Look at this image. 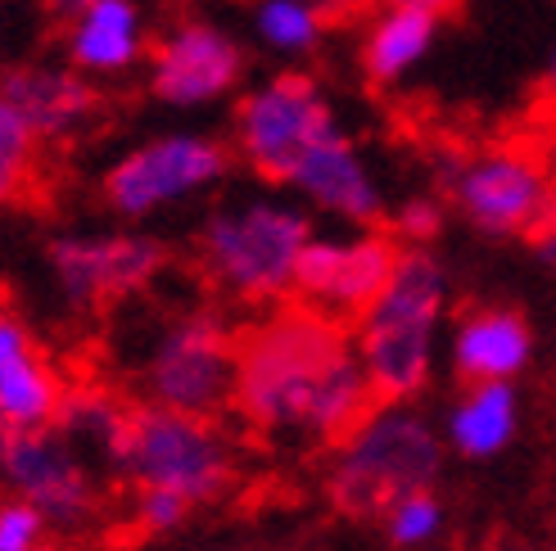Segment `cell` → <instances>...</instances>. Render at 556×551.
<instances>
[{"label":"cell","mask_w":556,"mask_h":551,"mask_svg":"<svg viewBox=\"0 0 556 551\" xmlns=\"http://www.w3.org/2000/svg\"><path fill=\"white\" fill-rule=\"evenodd\" d=\"M453 371L470 380H516L534 357V330L516 308H476L453 325Z\"/></svg>","instance_id":"cell-18"},{"label":"cell","mask_w":556,"mask_h":551,"mask_svg":"<svg viewBox=\"0 0 556 551\" xmlns=\"http://www.w3.org/2000/svg\"><path fill=\"white\" fill-rule=\"evenodd\" d=\"M104 465L131 488H173L190 507H208L236 484V444L213 417L131 402Z\"/></svg>","instance_id":"cell-5"},{"label":"cell","mask_w":556,"mask_h":551,"mask_svg":"<svg viewBox=\"0 0 556 551\" xmlns=\"http://www.w3.org/2000/svg\"><path fill=\"white\" fill-rule=\"evenodd\" d=\"M0 95L27 118L41 145L77 141L100 118V91L73 64H18L0 73Z\"/></svg>","instance_id":"cell-15"},{"label":"cell","mask_w":556,"mask_h":551,"mask_svg":"<svg viewBox=\"0 0 556 551\" xmlns=\"http://www.w3.org/2000/svg\"><path fill=\"white\" fill-rule=\"evenodd\" d=\"M64 54L87 77H118L146 54V18L136 0H87L64 23Z\"/></svg>","instance_id":"cell-17"},{"label":"cell","mask_w":556,"mask_h":551,"mask_svg":"<svg viewBox=\"0 0 556 551\" xmlns=\"http://www.w3.org/2000/svg\"><path fill=\"white\" fill-rule=\"evenodd\" d=\"M254 33L276 54H308L326 33V14L317 0H258Z\"/></svg>","instance_id":"cell-22"},{"label":"cell","mask_w":556,"mask_h":551,"mask_svg":"<svg viewBox=\"0 0 556 551\" xmlns=\"http://www.w3.org/2000/svg\"><path fill=\"white\" fill-rule=\"evenodd\" d=\"M439 18L426 10H376L363 37V73L376 87H394L430 54Z\"/></svg>","instance_id":"cell-20"},{"label":"cell","mask_w":556,"mask_h":551,"mask_svg":"<svg viewBox=\"0 0 556 551\" xmlns=\"http://www.w3.org/2000/svg\"><path fill=\"white\" fill-rule=\"evenodd\" d=\"M403 244L384 231L363 227L357 235H317L303 244L294 271V298L308 308L353 321L384 290Z\"/></svg>","instance_id":"cell-12"},{"label":"cell","mask_w":556,"mask_h":551,"mask_svg":"<svg viewBox=\"0 0 556 551\" xmlns=\"http://www.w3.org/2000/svg\"><path fill=\"white\" fill-rule=\"evenodd\" d=\"M236 339L240 330L217 312H181L154 330L141 362V394L146 402L217 417L231 407L236 389Z\"/></svg>","instance_id":"cell-6"},{"label":"cell","mask_w":556,"mask_h":551,"mask_svg":"<svg viewBox=\"0 0 556 551\" xmlns=\"http://www.w3.org/2000/svg\"><path fill=\"white\" fill-rule=\"evenodd\" d=\"M520 430V398L511 380H470L443 417V448L466 461H493Z\"/></svg>","instance_id":"cell-19"},{"label":"cell","mask_w":556,"mask_h":551,"mask_svg":"<svg viewBox=\"0 0 556 551\" xmlns=\"http://www.w3.org/2000/svg\"><path fill=\"white\" fill-rule=\"evenodd\" d=\"M330 457V507L349 520H380L412 488H430L443 471V438L412 402H376Z\"/></svg>","instance_id":"cell-4"},{"label":"cell","mask_w":556,"mask_h":551,"mask_svg":"<svg viewBox=\"0 0 556 551\" xmlns=\"http://www.w3.org/2000/svg\"><path fill=\"white\" fill-rule=\"evenodd\" d=\"M41 5H46V0H41Z\"/></svg>","instance_id":"cell-34"},{"label":"cell","mask_w":556,"mask_h":551,"mask_svg":"<svg viewBox=\"0 0 556 551\" xmlns=\"http://www.w3.org/2000/svg\"><path fill=\"white\" fill-rule=\"evenodd\" d=\"M0 479H5L14 498L33 502L50 520V529L64 534L87 529L100 507L91 457L54 425L10 430L0 438Z\"/></svg>","instance_id":"cell-11"},{"label":"cell","mask_w":556,"mask_h":551,"mask_svg":"<svg viewBox=\"0 0 556 551\" xmlns=\"http://www.w3.org/2000/svg\"><path fill=\"white\" fill-rule=\"evenodd\" d=\"M484 551H539V547H530V542H493Z\"/></svg>","instance_id":"cell-31"},{"label":"cell","mask_w":556,"mask_h":551,"mask_svg":"<svg viewBox=\"0 0 556 551\" xmlns=\"http://www.w3.org/2000/svg\"><path fill=\"white\" fill-rule=\"evenodd\" d=\"M443 231V204L430 195H416L394 213V240L403 244H430Z\"/></svg>","instance_id":"cell-27"},{"label":"cell","mask_w":556,"mask_h":551,"mask_svg":"<svg viewBox=\"0 0 556 551\" xmlns=\"http://www.w3.org/2000/svg\"><path fill=\"white\" fill-rule=\"evenodd\" d=\"M547 91L556 95V50H552V64H547Z\"/></svg>","instance_id":"cell-32"},{"label":"cell","mask_w":556,"mask_h":551,"mask_svg":"<svg viewBox=\"0 0 556 551\" xmlns=\"http://www.w3.org/2000/svg\"><path fill=\"white\" fill-rule=\"evenodd\" d=\"M340 118L308 73H276L236 104V154L263 181L286 185L299 154Z\"/></svg>","instance_id":"cell-9"},{"label":"cell","mask_w":556,"mask_h":551,"mask_svg":"<svg viewBox=\"0 0 556 551\" xmlns=\"http://www.w3.org/2000/svg\"><path fill=\"white\" fill-rule=\"evenodd\" d=\"M46 267L68 308L91 312L146 294L168 271V249L136 231H73L46 244Z\"/></svg>","instance_id":"cell-10"},{"label":"cell","mask_w":556,"mask_h":551,"mask_svg":"<svg viewBox=\"0 0 556 551\" xmlns=\"http://www.w3.org/2000/svg\"><path fill=\"white\" fill-rule=\"evenodd\" d=\"M50 520L23 498L0 502V551H50Z\"/></svg>","instance_id":"cell-26"},{"label":"cell","mask_w":556,"mask_h":551,"mask_svg":"<svg viewBox=\"0 0 556 551\" xmlns=\"http://www.w3.org/2000/svg\"><path fill=\"white\" fill-rule=\"evenodd\" d=\"M231 168V150L204 131H168L118 154L100 177V200L127 222L186 204L213 190Z\"/></svg>","instance_id":"cell-7"},{"label":"cell","mask_w":556,"mask_h":551,"mask_svg":"<svg viewBox=\"0 0 556 551\" xmlns=\"http://www.w3.org/2000/svg\"><path fill=\"white\" fill-rule=\"evenodd\" d=\"M380 525H384L389 547L421 551V547H430L443 534V525H448V511H443L434 488H412V492H403V498H394L384 507Z\"/></svg>","instance_id":"cell-23"},{"label":"cell","mask_w":556,"mask_h":551,"mask_svg":"<svg viewBox=\"0 0 556 551\" xmlns=\"http://www.w3.org/2000/svg\"><path fill=\"white\" fill-rule=\"evenodd\" d=\"M231 407L258 434L340 444L376 407L349 321L308 303H271L236 339Z\"/></svg>","instance_id":"cell-1"},{"label":"cell","mask_w":556,"mask_h":551,"mask_svg":"<svg viewBox=\"0 0 556 551\" xmlns=\"http://www.w3.org/2000/svg\"><path fill=\"white\" fill-rule=\"evenodd\" d=\"M244 77V50L231 33L204 23L181 18L159 37L150 50V91L173 108H204L227 100Z\"/></svg>","instance_id":"cell-13"},{"label":"cell","mask_w":556,"mask_h":551,"mask_svg":"<svg viewBox=\"0 0 556 551\" xmlns=\"http://www.w3.org/2000/svg\"><path fill=\"white\" fill-rule=\"evenodd\" d=\"M81 5H87V0H46V10H50L54 18H60V23H68V18H73Z\"/></svg>","instance_id":"cell-30"},{"label":"cell","mask_w":556,"mask_h":551,"mask_svg":"<svg viewBox=\"0 0 556 551\" xmlns=\"http://www.w3.org/2000/svg\"><path fill=\"white\" fill-rule=\"evenodd\" d=\"M127 407L131 402H118L114 394H104V389H68L64 402H60V417H54V430L68 434L87 457L104 461L109 448H114L118 430H123Z\"/></svg>","instance_id":"cell-21"},{"label":"cell","mask_w":556,"mask_h":551,"mask_svg":"<svg viewBox=\"0 0 556 551\" xmlns=\"http://www.w3.org/2000/svg\"><path fill=\"white\" fill-rule=\"evenodd\" d=\"M448 294V267L426 244H403L384 290L349 325L376 402H412L430 384Z\"/></svg>","instance_id":"cell-2"},{"label":"cell","mask_w":556,"mask_h":551,"mask_svg":"<svg viewBox=\"0 0 556 551\" xmlns=\"http://www.w3.org/2000/svg\"><path fill=\"white\" fill-rule=\"evenodd\" d=\"M313 240V217L286 200H236L204 217L194 235V258L208 281L236 303L294 298V271L303 244Z\"/></svg>","instance_id":"cell-3"},{"label":"cell","mask_w":556,"mask_h":551,"mask_svg":"<svg viewBox=\"0 0 556 551\" xmlns=\"http://www.w3.org/2000/svg\"><path fill=\"white\" fill-rule=\"evenodd\" d=\"M64 394H68L64 375L54 371L27 321L14 317L10 308H0V421H5V430L54 425Z\"/></svg>","instance_id":"cell-16"},{"label":"cell","mask_w":556,"mask_h":551,"mask_svg":"<svg viewBox=\"0 0 556 551\" xmlns=\"http://www.w3.org/2000/svg\"><path fill=\"white\" fill-rule=\"evenodd\" d=\"M5 434H10V430H5V421H0V438H5Z\"/></svg>","instance_id":"cell-33"},{"label":"cell","mask_w":556,"mask_h":551,"mask_svg":"<svg viewBox=\"0 0 556 551\" xmlns=\"http://www.w3.org/2000/svg\"><path fill=\"white\" fill-rule=\"evenodd\" d=\"M534 254H539L543 267H556V217H552L547 227L534 231Z\"/></svg>","instance_id":"cell-29"},{"label":"cell","mask_w":556,"mask_h":551,"mask_svg":"<svg viewBox=\"0 0 556 551\" xmlns=\"http://www.w3.org/2000/svg\"><path fill=\"white\" fill-rule=\"evenodd\" d=\"M363 5H371V10H426V14L443 18V14H457L462 0H363Z\"/></svg>","instance_id":"cell-28"},{"label":"cell","mask_w":556,"mask_h":551,"mask_svg":"<svg viewBox=\"0 0 556 551\" xmlns=\"http://www.w3.org/2000/svg\"><path fill=\"white\" fill-rule=\"evenodd\" d=\"M443 185L466 222L493 240L534 235L556 217V185L547 168L520 150L457 158L443 168Z\"/></svg>","instance_id":"cell-8"},{"label":"cell","mask_w":556,"mask_h":551,"mask_svg":"<svg viewBox=\"0 0 556 551\" xmlns=\"http://www.w3.org/2000/svg\"><path fill=\"white\" fill-rule=\"evenodd\" d=\"M190 502L173 488H131V525L159 538V534H177L190 520Z\"/></svg>","instance_id":"cell-25"},{"label":"cell","mask_w":556,"mask_h":551,"mask_svg":"<svg viewBox=\"0 0 556 551\" xmlns=\"http://www.w3.org/2000/svg\"><path fill=\"white\" fill-rule=\"evenodd\" d=\"M286 185L308 208L330 213L336 222H349V227H376L384 217V190L371 172V163L363 158V150L353 145V136L340 123L321 131L299 154Z\"/></svg>","instance_id":"cell-14"},{"label":"cell","mask_w":556,"mask_h":551,"mask_svg":"<svg viewBox=\"0 0 556 551\" xmlns=\"http://www.w3.org/2000/svg\"><path fill=\"white\" fill-rule=\"evenodd\" d=\"M37 131L27 127V118L18 114V108L0 95V208L14 204L27 181H33L37 172Z\"/></svg>","instance_id":"cell-24"}]
</instances>
